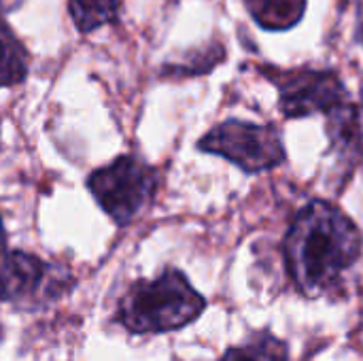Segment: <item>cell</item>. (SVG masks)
<instances>
[{
    "mask_svg": "<svg viewBox=\"0 0 363 361\" xmlns=\"http://www.w3.org/2000/svg\"><path fill=\"white\" fill-rule=\"evenodd\" d=\"M264 74L279 89V106L285 117H308L315 113H330L349 100V94L334 70L315 68H264Z\"/></svg>",
    "mask_w": 363,
    "mask_h": 361,
    "instance_id": "8992f818",
    "label": "cell"
},
{
    "mask_svg": "<svg viewBox=\"0 0 363 361\" xmlns=\"http://www.w3.org/2000/svg\"><path fill=\"white\" fill-rule=\"evenodd\" d=\"M362 247V232L351 217L325 200H313L289 226L283 253L300 294L319 298L359 260Z\"/></svg>",
    "mask_w": 363,
    "mask_h": 361,
    "instance_id": "6da1fadb",
    "label": "cell"
},
{
    "mask_svg": "<svg viewBox=\"0 0 363 361\" xmlns=\"http://www.w3.org/2000/svg\"><path fill=\"white\" fill-rule=\"evenodd\" d=\"M249 15L264 30H289L306 13V0H245Z\"/></svg>",
    "mask_w": 363,
    "mask_h": 361,
    "instance_id": "ba28073f",
    "label": "cell"
},
{
    "mask_svg": "<svg viewBox=\"0 0 363 361\" xmlns=\"http://www.w3.org/2000/svg\"><path fill=\"white\" fill-rule=\"evenodd\" d=\"M30 68V55L13 30L0 19V87L23 83Z\"/></svg>",
    "mask_w": 363,
    "mask_h": 361,
    "instance_id": "9c48e42d",
    "label": "cell"
},
{
    "mask_svg": "<svg viewBox=\"0 0 363 361\" xmlns=\"http://www.w3.org/2000/svg\"><path fill=\"white\" fill-rule=\"evenodd\" d=\"M72 277L64 266L26 251H9L0 262V302L21 311L45 309L68 294Z\"/></svg>",
    "mask_w": 363,
    "mask_h": 361,
    "instance_id": "277c9868",
    "label": "cell"
},
{
    "mask_svg": "<svg viewBox=\"0 0 363 361\" xmlns=\"http://www.w3.org/2000/svg\"><path fill=\"white\" fill-rule=\"evenodd\" d=\"M23 2H26V0H0V15L11 13V11H15V9H19Z\"/></svg>",
    "mask_w": 363,
    "mask_h": 361,
    "instance_id": "7c38bea8",
    "label": "cell"
},
{
    "mask_svg": "<svg viewBox=\"0 0 363 361\" xmlns=\"http://www.w3.org/2000/svg\"><path fill=\"white\" fill-rule=\"evenodd\" d=\"M204 309L206 300L187 277L166 268L151 281H136L119 300L115 319L130 334H166L189 326Z\"/></svg>",
    "mask_w": 363,
    "mask_h": 361,
    "instance_id": "7a4b0ae2",
    "label": "cell"
},
{
    "mask_svg": "<svg viewBox=\"0 0 363 361\" xmlns=\"http://www.w3.org/2000/svg\"><path fill=\"white\" fill-rule=\"evenodd\" d=\"M221 361H287V347L272 334H257L225 351Z\"/></svg>",
    "mask_w": 363,
    "mask_h": 361,
    "instance_id": "8fae6325",
    "label": "cell"
},
{
    "mask_svg": "<svg viewBox=\"0 0 363 361\" xmlns=\"http://www.w3.org/2000/svg\"><path fill=\"white\" fill-rule=\"evenodd\" d=\"M330 155L342 172H351L363 160V119L359 106L349 100L328 113Z\"/></svg>",
    "mask_w": 363,
    "mask_h": 361,
    "instance_id": "52a82bcc",
    "label": "cell"
},
{
    "mask_svg": "<svg viewBox=\"0 0 363 361\" xmlns=\"http://www.w3.org/2000/svg\"><path fill=\"white\" fill-rule=\"evenodd\" d=\"M68 13L81 34L115 23L121 13V0H68Z\"/></svg>",
    "mask_w": 363,
    "mask_h": 361,
    "instance_id": "30bf717a",
    "label": "cell"
},
{
    "mask_svg": "<svg viewBox=\"0 0 363 361\" xmlns=\"http://www.w3.org/2000/svg\"><path fill=\"white\" fill-rule=\"evenodd\" d=\"M198 147L236 164L247 174L277 168L285 160V147L274 126L230 119L206 132Z\"/></svg>",
    "mask_w": 363,
    "mask_h": 361,
    "instance_id": "5b68a950",
    "label": "cell"
},
{
    "mask_svg": "<svg viewBox=\"0 0 363 361\" xmlns=\"http://www.w3.org/2000/svg\"><path fill=\"white\" fill-rule=\"evenodd\" d=\"M87 189L117 226H128L151 204L157 191V172L136 155H121L96 168L87 179Z\"/></svg>",
    "mask_w": 363,
    "mask_h": 361,
    "instance_id": "3957f363",
    "label": "cell"
},
{
    "mask_svg": "<svg viewBox=\"0 0 363 361\" xmlns=\"http://www.w3.org/2000/svg\"><path fill=\"white\" fill-rule=\"evenodd\" d=\"M9 251H6V234H4V228H2V219H0V262L4 260V255H6Z\"/></svg>",
    "mask_w": 363,
    "mask_h": 361,
    "instance_id": "4fadbf2b",
    "label": "cell"
}]
</instances>
